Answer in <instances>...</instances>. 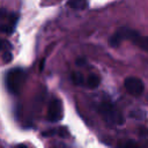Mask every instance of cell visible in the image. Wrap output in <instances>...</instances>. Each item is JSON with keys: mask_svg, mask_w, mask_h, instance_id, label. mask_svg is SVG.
<instances>
[{"mask_svg": "<svg viewBox=\"0 0 148 148\" xmlns=\"http://www.w3.org/2000/svg\"><path fill=\"white\" fill-rule=\"evenodd\" d=\"M123 40H131L134 45L141 50L148 52V36H142L138 31L130 28H119L109 39V44L112 47H117Z\"/></svg>", "mask_w": 148, "mask_h": 148, "instance_id": "obj_1", "label": "cell"}, {"mask_svg": "<svg viewBox=\"0 0 148 148\" xmlns=\"http://www.w3.org/2000/svg\"><path fill=\"white\" fill-rule=\"evenodd\" d=\"M98 111L103 119L110 125H123L125 121L121 111L109 101H103L98 106Z\"/></svg>", "mask_w": 148, "mask_h": 148, "instance_id": "obj_2", "label": "cell"}, {"mask_svg": "<svg viewBox=\"0 0 148 148\" xmlns=\"http://www.w3.org/2000/svg\"><path fill=\"white\" fill-rule=\"evenodd\" d=\"M25 81V73L21 68H13L7 72L5 77V83L7 90L12 95H18Z\"/></svg>", "mask_w": 148, "mask_h": 148, "instance_id": "obj_3", "label": "cell"}, {"mask_svg": "<svg viewBox=\"0 0 148 148\" xmlns=\"http://www.w3.org/2000/svg\"><path fill=\"white\" fill-rule=\"evenodd\" d=\"M64 117V108L62 103L59 98H52L47 106L46 118L51 123H58Z\"/></svg>", "mask_w": 148, "mask_h": 148, "instance_id": "obj_4", "label": "cell"}, {"mask_svg": "<svg viewBox=\"0 0 148 148\" xmlns=\"http://www.w3.org/2000/svg\"><path fill=\"white\" fill-rule=\"evenodd\" d=\"M124 87L126 91L132 96H140L145 90L143 82L139 77H135V76L126 77L124 81Z\"/></svg>", "mask_w": 148, "mask_h": 148, "instance_id": "obj_5", "label": "cell"}, {"mask_svg": "<svg viewBox=\"0 0 148 148\" xmlns=\"http://www.w3.org/2000/svg\"><path fill=\"white\" fill-rule=\"evenodd\" d=\"M1 18L7 21L6 23H2V24H1V30H2L5 34H10V32H13V30H14V28H15V25H16V21H17L16 15H15V14H8V16L5 17V15H3V13H2Z\"/></svg>", "mask_w": 148, "mask_h": 148, "instance_id": "obj_6", "label": "cell"}, {"mask_svg": "<svg viewBox=\"0 0 148 148\" xmlns=\"http://www.w3.org/2000/svg\"><path fill=\"white\" fill-rule=\"evenodd\" d=\"M10 44L6 40H2V61L3 62H9L12 60V52H10Z\"/></svg>", "mask_w": 148, "mask_h": 148, "instance_id": "obj_7", "label": "cell"}, {"mask_svg": "<svg viewBox=\"0 0 148 148\" xmlns=\"http://www.w3.org/2000/svg\"><path fill=\"white\" fill-rule=\"evenodd\" d=\"M99 83H101V79H99V76L96 75V74H90V75L86 79V86L89 87V88H91V89L97 88V87L99 86Z\"/></svg>", "mask_w": 148, "mask_h": 148, "instance_id": "obj_8", "label": "cell"}, {"mask_svg": "<svg viewBox=\"0 0 148 148\" xmlns=\"http://www.w3.org/2000/svg\"><path fill=\"white\" fill-rule=\"evenodd\" d=\"M67 5L73 9H84L88 6L87 0H68Z\"/></svg>", "mask_w": 148, "mask_h": 148, "instance_id": "obj_9", "label": "cell"}, {"mask_svg": "<svg viewBox=\"0 0 148 148\" xmlns=\"http://www.w3.org/2000/svg\"><path fill=\"white\" fill-rule=\"evenodd\" d=\"M72 81H73L74 84H76V86L86 84V79H84L83 74H81V73H79V72H73V73H72Z\"/></svg>", "mask_w": 148, "mask_h": 148, "instance_id": "obj_10", "label": "cell"}, {"mask_svg": "<svg viewBox=\"0 0 148 148\" xmlns=\"http://www.w3.org/2000/svg\"><path fill=\"white\" fill-rule=\"evenodd\" d=\"M117 148H139V146H138V143H136L135 141L127 139V140H121V141H119Z\"/></svg>", "mask_w": 148, "mask_h": 148, "instance_id": "obj_11", "label": "cell"}, {"mask_svg": "<svg viewBox=\"0 0 148 148\" xmlns=\"http://www.w3.org/2000/svg\"><path fill=\"white\" fill-rule=\"evenodd\" d=\"M15 148H28L25 145H18V146H16Z\"/></svg>", "mask_w": 148, "mask_h": 148, "instance_id": "obj_12", "label": "cell"}]
</instances>
